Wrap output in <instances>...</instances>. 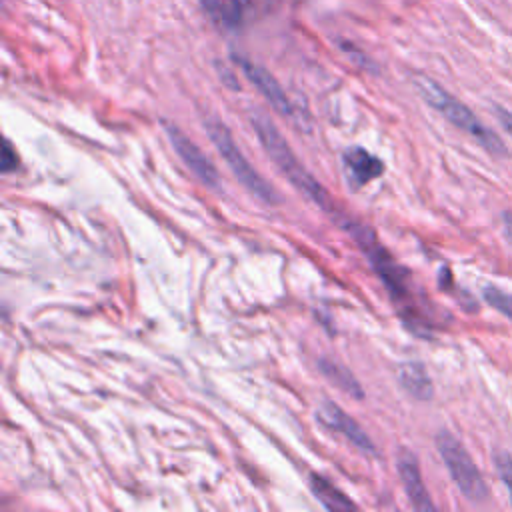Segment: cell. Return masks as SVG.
Listing matches in <instances>:
<instances>
[{
	"instance_id": "1",
	"label": "cell",
	"mask_w": 512,
	"mask_h": 512,
	"mask_svg": "<svg viewBox=\"0 0 512 512\" xmlns=\"http://www.w3.org/2000/svg\"><path fill=\"white\" fill-rule=\"evenodd\" d=\"M252 126L266 150V154L274 160V164L280 168V172L312 202H316L322 210L330 212L334 218L340 214L334 208V202L326 194V190L310 176V172L298 162L292 148L286 144L284 136L278 132V128L272 124V120L260 112L252 114Z\"/></svg>"
},
{
	"instance_id": "2",
	"label": "cell",
	"mask_w": 512,
	"mask_h": 512,
	"mask_svg": "<svg viewBox=\"0 0 512 512\" xmlns=\"http://www.w3.org/2000/svg\"><path fill=\"white\" fill-rule=\"evenodd\" d=\"M414 82H416V88L420 90L422 98L432 108H436L450 124H454L456 128H460L468 136H472L488 154H492L496 158L508 154V148L502 142V138L494 130L484 126L482 120L466 104L456 100L452 94H448L442 86H438L430 78L418 76Z\"/></svg>"
},
{
	"instance_id": "3",
	"label": "cell",
	"mask_w": 512,
	"mask_h": 512,
	"mask_svg": "<svg viewBox=\"0 0 512 512\" xmlns=\"http://www.w3.org/2000/svg\"><path fill=\"white\" fill-rule=\"evenodd\" d=\"M436 448H438V454L444 460L454 484L458 486V490L468 500H472L476 504L486 502L490 496V488L486 486L478 466L474 464V460L468 454V450L464 448V444L450 432L442 430L436 436Z\"/></svg>"
},
{
	"instance_id": "4",
	"label": "cell",
	"mask_w": 512,
	"mask_h": 512,
	"mask_svg": "<svg viewBox=\"0 0 512 512\" xmlns=\"http://www.w3.org/2000/svg\"><path fill=\"white\" fill-rule=\"evenodd\" d=\"M206 134L210 136V140L214 142L216 150L222 154V158L226 160V164L234 172V176L248 188V192H252L258 200H262L266 204L280 202L276 190L256 172V168H252V164L246 160V156L236 146L230 130L222 122H218L216 118H208Z\"/></svg>"
},
{
	"instance_id": "5",
	"label": "cell",
	"mask_w": 512,
	"mask_h": 512,
	"mask_svg": "<svg viewBox=\"0 0 512 512\" xmlns=\"http://www.w3.org/2000/svg\"><path fill=\"white\" fill-rule=\"evenodd\" d=\"M166 134L176 150V154L182 158V162L188 166V170L208 188L220 190L222 182H220V174L216 170V166L210 162V158L198 148V144H194L178 126L164 122Z\"/></svg>"
},
{
	"instance_id": "6",
	"label": "cell",
	"mask_w": 512,
	"mask_h": 512,
	"mask_svg": "<svg viewBox=\"0 0 512 512\" xmlns=\"http://www.w3.org/2000/svg\"><path fill=\"white\" fill-rule=\"evenodd\" d=\"M234 62L242 68L244 76L260 90V94H262L280 114H284V116L292 114V104H290L288 96L284 94V90H282V86L278 84V80H276L266 68H262L260 64H254V62H250L248 58L238 56V54H234Z\"/></svg>"
},
{
	"instance_id": "7",
	"label": "cell",
	"mask_w": 512,
	"mask_h": 512,
	"mask_svg": "<svg viewBox=\"0 0 512 512\" xmlns=\"http://www.w3.org/2000/svg\"><path fill=\"white\" fill-rule=\"evenodd\" d=\"M396 466H398V474L402 478V486L406 490V496H408L412 508H416V510H436V506L430 500L428 490L422 482L418 458L410 450L400 448L398 456H396Z\"/></svg>"
},
{
	"instance_id": "8",
	"label": "cell",
	"mask_w": 512,
	"mask_h": 512,
	"mask_svg": "<svg viewBox=\"0 0 512 512\" xmlns=\"http://www.w3.org/2000/svg\"><path fill=\"white\" fill-rule=\"evenodd\" d=\"M318 418L326 424V426H330V428H334L336 432H340V434H344L354 446H358L360 450H364V452H374V444H372V440L366 436V432L360 428V424L356 422V420H352L340 406H336V404H332V402H322V406H320V410H318Z\"/></svg>"
},
{
	"instance_id": "9",
	"label": "cell",
	"mask_w": 512,
	"mask_h": 512,
	"mask_svg": "<svg viewBox=\"0 0 512 512\" xmlns=\"http://www.w3.org/2000/svg\"><path fill=\"white\" fill-rule=\"evenodd\" d=\"M344 168H346L348 182L354 188L364 186L366 182L378 178L384 172L382 160L378 156H374L372 152L360 148V146L348 148L344 152Z\"/></svg>"
},
{
	"instance_id": "10",
	"label": "cell",
	"mask_w": 512,
	"mask_h": 512,
	"mask_svg": "<svg viewBox=\"0 0 512 512\" xmlns=\"http://www.w3.org/2000/svg\"><path fill=\"white\" fill-rule=\"evenodd\" d=\"M398 380H400L402 388L416 400H430L434 394L432 380L420 362L402 364L400 372H398Z\"/></svg>"
},
{
	"instance_id": "11",
	"label": "cell",
	"mask_w": 512,
	"mask_h": 512,
	"mask_svg": "<svg viewBox=\"0 0 512 512\" xmlns=\"http://www.w3.org/2000/svg\"><path fill=\"white\" fill-rule=\"evenodd\" d=\"M310 488L316 494V498L330 510H356V504L334 484H330L324 476L312 474L310 476Z\"/></svg>"
},
{
	"instance_id": "12",
	"label": "cell",
	"mask_w": 512,
	"mask_h": 512,
	"mask_svg": "<svg viewBox=\"0 0 512 512\" xmlns=\"http://www.w3.org/2000/svg\"><path fill=\"white\" fill-rule=\"evenodd\" d=\"M318 366H320V372H322L334 386H338L340 390H344L346 394H350V396H354V398H362V396H364V392H362L358 380H356L342 364L332 362V360H328V358H322V360L318 362Z\"/></svg>"
},
{
	"instance_id": "13",
	"label": "cell",
	"mask_w": 512,
	"mask_h": 512,
	"mask_svg": "<svg viewBox=\"0 0 512 512\" xmlns=\"http://www.w3.org/2000/svg\"><path fill=\"white\" fill-rule=\"evenodd\" d=\"M204 10L224 26H236L242 20V12L234 6V2L226 0H200Z\"/></svg>"
},
{
	"instance_id": "14",
	"label": "cell",
	"mask_w": 512,
	"mask_h": 512,
	"mask_svg": "<svg viewBox=\"0 0 512 512\" xmlns=\"http://www.w3.org/2000/svg\"><path fill=\"white\" fill-rule=\"evenodd\" d=\"M482 294H484V300H486L494 310H498L500 314H504L506 318L512 320V294H510V292H504V290H500V288H496V286H486V288L482 290Z\"/></svg>"
},
{
	"instance_id": "15",
	"label": "cell",
	"mask_w": 512,
	"mask_h": 512,
	"mask_svg": "<svg viewBox=\"0 0 512 512\" xmlns=\"http://www.w3.org/2000/svg\"><path fill=\"white\" fill-rule=\"evenodd\" d=\"M494 466H496V472H498L502 484L506 486V490L510 494V502H512V456L506 450H498L494 454Z\"/></svg>"
},
{
	"instance_id": "16",
	"label": "cell",
	"mask_w": 512,
	"mask_h": 512,
	"mask_svg": "<svg viewBox=\"0 0 512 512\" xmlns=\"http://www.w3.org/2000/svg\"><path fill=\"white\" fill-rule=\"evenodd\" d=\"M18 166V156L16 152L12 150L10 142L4 140V146H2V172H10Z\"/></svg>"
},
{
	"instance_id": "17",
	"label": "cell",
	"mask_w": 512,
	"mask_h": 512,
	"mask_svg": "<svg viewBox=\"0 0 512 512\" xmlns=\"http://www.w3.org/2000/svg\"><path fill=\"white\" fill-rule=\"evenodd\" d=\"M496 118H498V122H500V126L504 128V132L512 138V112L510 110H506V108H496Z\"/></svg>"
},
{
	"instance_id": "18",
	"label": "cell",
	"mask_w": 512,
	"mask_h": 512,
	"mask_svg": "<svg viewBox=\"0 0 512 512\" xmlns=\"http://www.w3.org/2000/svg\"><path fill=\"white\" fill-rule=\"evenodd\" d=\"M502 222H504V232H506L508 240L512 242V214H510V212H504V214H502Z\"/></svg>"
},
{
	"instance_id": "19",
	"label": "cell",
	"mask_w": 512,
	"mask_h": 512,
	"mask_svg": "<svg viewBox=\"0 0 512 512\" xmlns=\"http://www.w3.org/2000/svg\"><path fill=\"white\" fill-rule=\"evenodd\" d=\"M232 2H234V6H236L240 12H242V10L246 8V4H248V0H232Z\"/></svg>"
}]
</instances>
